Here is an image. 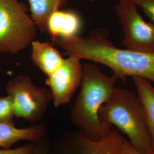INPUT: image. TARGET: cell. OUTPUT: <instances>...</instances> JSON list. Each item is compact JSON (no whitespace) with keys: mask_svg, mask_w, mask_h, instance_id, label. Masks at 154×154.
I'll use <instances>...</instances> for the list:
<instances>
[{"mask_svg":"<svg viewBox=\"0 0 154 154\" xmlns=\"http://www.w3.org/2000/svg\"><path fill=\"white\" fill-rule=\"evenodd\" d=\"M154 23V0H131Z\"/></svg>","mask_w":154,"mask_h":154,"instance_id":"cell-15","label":"cell"},{"mask_svg":"<svg viewBox=\"0 0 154 154\" xmlns=\"http://www.w3.org/2000/svg\"><path fill=\"white\" fill-rule=\"evenodd\" d=\"M121 147L124 154H142L134 149L126 139L123 137L122 138Z\"/></svg>","mask_w":154,"mask_h":154,"instance_id":"cell-18","label":"cell"},{"mask_svg":"<svg viewBox=\"0 0 154 154\" xmlns=\"http://www.w3.org/2000/svg\"><path fill=\"white\" fill-rule=\"evenodd\" d=\"M14 116L11 98L9 95L0 98V121H13Z\"/></svg>","mask_w":154,"mask_h":154,"instance_id":"cell-14","label":"cell"},{"mask_svg":"<svg viewBox=\"0 0 154 154\" xmlns=\"http://www.w3.org/2000/svg\"><path fill=\"white\" fill-rule=\"evenodd\" d=\"M81 60L74 55L65 58L60 67L47 77L52 100L56 107L68 103L80 86L82 77Z\"/></svg>","mask_w":154,"mask_h":154,"instance_id":"cell-8","label":"cell"},{"mask_svg":"<svg viewBox=\"0 0 154 154\" xmlns=\"http://www.w3.org/2000/svg\"><path fill=\"white\" fill-rule=\"evenodd\" d=\"M47 127L44 123L19 128L13 121H0V147L10 149L20 141L28 140L36 142L47 137Z\"/></svg>","mask_w":154,"mask_h":154,"instance_id":"cell-10","label":"cell"},{"mask_svg":"<svg viewBox=\"0 0 154 154\" xmlns=\"http://www.w3.org/2000/svg\"><path fill=\"white\" fill-rule=\"evenodd\" d=\"M83 23L81 16L75 11L57 10L49 17L46 23V33L53 42L60 38L79 36Z\"/></svg>","mask_w":154,"mask_h":154,"instance_id":"cell-9","label":"cell"},{"mask_svg":"<svg viewBox=\"0 0 154 154\" xmlns=\"http://www.w3.org/2000/svg\"><path fill=\"white\" fill-rule=\"evenodd\" d=\"M88 1H90L92 2V1H95V0H88Z\"/></svg>","mask_w":154,"mask_h":154,"instance_id":"cell-19","label":"cell"},{"mask_svg":"<svg viewBox=\"0 0 154 154\" xmlns=\"http://www.w3.org/2000/svg\"><path fill=\"white\" fill-rule=\"evenodd\" d=\"M114 9L121 25L125 48L154 53V23L144 20L131 0H118Z\"/></svg>","mask_w":154,"mask_h":154,"instance_id":"cell-6","label":"cell"},{"mask_svg":"<svg viewBox=\"0 0 154 154\" xmlns=\"http://www.w3.org/2000/svg\"><path fill=\"white\" fill-rule=\"evenodd\" d=\"M101 121L126 135L134 149L147 154L149 147L146 113L137 94L116 87L99 111Z\"/></svg>","mask_w":154,"mask_h":154,"instance_id":"cell-3","label":"cell"},{"mask_svg":"<svg viewBox=\"0 0 154 154\" xmlns=\"http://www.w3.org/2000/svg\"><path fill=\"white\" fill-rule=\"evenodd\" d=\"M37 28L19 0H0V53L16 54L34 41Z\"/></svg>","mask_w":154,"mask_h":154,"instance_id":"cell-4","label":"cell"},{"mask_svg":"<svg viewBox=\"0 0 154 154\" xmlns=\"http://www.w3.org/2000/svg\"><path fill=\"white\" fill-rule=\"evenodd\" d=\"M105 29H96L88 36L56 39L54 42L69 55L108 67L119 79L139 77L154 82V53L116 46Z\"/></svg>","mask_w":154,"mask_h":154,"instance_id":"cell-1","label":"cell"},{"mask_svg":"<svg viewBox=\"0 0 154 154\" xmlns=\"http://www.w3.org/2000/svg\"><path fill=\"white\" fill-rule=\"evenodd\" d=\"M122 137L113 127L99 140L91 139L78 131H66L50 143L48 154H124Z\"/></svg>","mask_w":154,"mask_h":154,"instance_id":"cell-7","label":"cell"},{"mask_svg":"<svg viewBox=\"0 0 154 154\" xmlns=\"http://www.w3.org/2000/svg\"><path fill=\"white\" fill-rule=\"evenodd\" d=\"M35 147V142H32L16 149H0V154H33Z\"/></svg>","mask_w":154,"mask_h":154,"instance_id":"cell-16","label":"cell"},{"mask_svg":"<svg viewBox=\"0 0 154 154\" xmlns=\"http://www.w3.org/2000/svg\"><path fill=\"white\" fill-rule=\"evenodd\" d=\"M6 91L11 98L14 116L30 123L43 119L52 100L49 88L35 85L25 75H18L11 79L6 85Z\"/></svg>","mask_w":154,"mask_h":154,"instance_id":"cell-5","label":"cell"},{"mask_svg":"<svg viewBox=\"0 0 154 154\" xmlns=\"http://www.w3.org/2000/svg\"><path fill=\"white\" fill-rule=\"evenodd\" d=\"M30 16L39 30L46 32V23L50 15L65 5L67 0H28Z\"/></svg>","mask_w":154,"mask_h":154,"instance_id":"cell-13","label":"cell"},{"mask_svg":"<svg viewBox=\"0 0 154 154\" xmlns=\"http://www.w3.org/2000/svg\"><path fill=\"white\" fill-rule=\"evenodd\" d=\"M31 45L33 63L47 77L58 69L64 61L60 52L49 42L34 40Z\"/></svg>","mask_w":154,"mask_h":154,"instance_id":"cell-11","label":"cell"},{"mask_svg":"<svg viewBox=\"0 0 154 154\" xmlns=\"http://www.w3.org/2000/svg\"><path fill=\"white\" fill-rule=\"evenodd\" d=\"M35 147L33 154H48L50 142L47 137L35 142Z\"/></svg>","mask_w":154,"mask_h":154,"instance_id":"cell-17","label":"cell"},{"mask_svg":"<svg viewBox=\"0 0 154 154\" xmlns=\"http://www.w3.org/2000/svg\"><path fill=\"white\" fill-rule=\"evenodd\" d=\"M119 79L115 75H106L97 65L83 64L81 90L70 111L72 123L77 131L93 140L106 136L112 127L105 124L99 111L109 100Z\"/></svg>","mask_w":154,"mask_h":154,"instance_id":"cell-2","label":"cell"},{"mask_svg":"<svg viewBox=\"0 0 154 154\" xmlns=\"http://www.w3.org/2000/svg\"><path fill=\"white\" fill-rule=\"evenodd\" d=\"M132 78L137 94L146 113L149 141L147 154H154V86L147 79L139 77Z\"/></svg>","mask_w":154,"mask_h":154,"instance_id":"cell-12","label":"cell"}]
</instances>
